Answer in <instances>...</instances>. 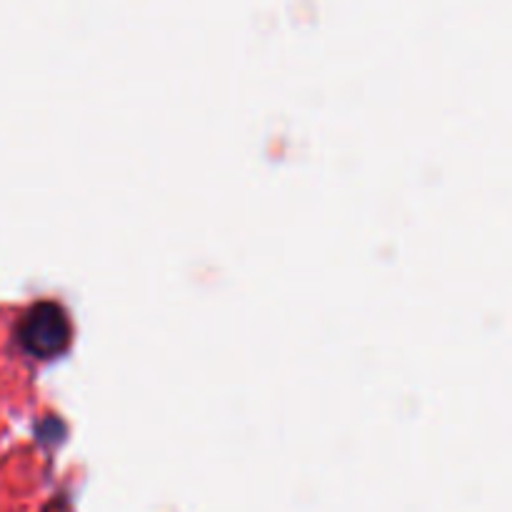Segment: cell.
Listing matches in <instances>:
<instances>
[{"label": "cell", "mask_w": 512, "mask_h": 512, "mask_svg": "<svg viewBox=\"0 0 512 512\" xmlns=\"http://www.w3.org/2000/svg\"><path fill=\"white\" fill-rule=\"evenodd\" d=\"M18 340L35 358H53L63 353L70 340L68 315L53 300H40L20 318Z\"/></svg>", "instance_id": "6da1fadb"}]
</instances>
